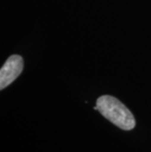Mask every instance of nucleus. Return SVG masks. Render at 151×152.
<instances>
[{
  "label": "nucleus",
  "mask_w": 151,
  "mask_h": 152,
  "mask_svg": "<svg viewBox=\"0 0 151 152\" xmlns=\"http://www.w3.org/2000/svg\"><path fill=\"white\" fill-rule=\"evenodd\" d=\"M96 106L102 116L122 130L131 131L136 127L133 113L116 97L102 95L96 101Z\"/></svg>",
  "instance_id": "f257e3e1"
},
{
  "label": "nucleus",
  "mask_w": 151,
  "mask_h": 152,
  "mask_svg": "<svg viewBox=\"0 0 151 152\" xmlns=\"http://www.w3.org/2000/svg\"><path fill=\"white\" fill-rule=\"evenodd\" d=\"M24 68V61L20 55H12L0 70V88L4 89L20 76Z\"/></svg>",
  "instance_id": "f03ea898"
}]
</instances>
